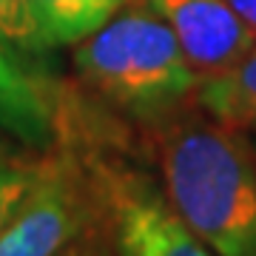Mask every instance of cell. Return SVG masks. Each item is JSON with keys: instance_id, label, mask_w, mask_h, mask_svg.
<instances>
[{"instance_id": "2", "label": "cell", "mask_w": 256, "mask_h": 256, "mask_svg": "<svg viewBox=\"0 0 256 256\" xmlns=\"http://www.w3.org/2000/svg\"><path fill=\"white\" fill-rule=\"evenodd\" d=\"M80 86L114 114L156 131L194 106L200 74L146 0L128 6L72 52Z\"/></svg>"}, {"instance_id": "6", "label": "cell", "mask_w": 256, "mask_h": 256, "mask_svg": "<svg viewBox=\"0 0 256 256\" xmlns=\"http://www.w3.org/2000/svg\"><path fill=\"white\" fill-rule=\"evenodd\" d=\"M0 131L37 151H48L60 131L52 94L0 43Z\"/></svg>"}, {"instance_id": "5", "label": "cell", "mask_w": 256, "mask_h": 256, "mask_svg": "<svg viewBox=\"0 0 256 256\" xmlns=\"http://www.w3.org/2000/svg\"><path fill=\"white\" fill-rule=\"evenodd\" d=\"M180 40L200 80L228 72L254 48L256 28L225 0H146Z\"/></svg>"}, {"instance_id": "4", "label": "cell", "mask_w": 256, "mask_h": 256, "mask_svg": "<svg viewBox=\"0 0 256 256\" xmlns=\"http://www.w3.org/2000/svg\"><path fill=\"white\" fill-rule=\"evenodd\" d=\"M100 222V202L80 151H43L40 174L0 228V256H60Z\"/></svg>"}, {"instance_id": "12", "label": "cell", "mask_w": 256, "mask_h": 256, "mask_svg": "<svg viewBox=\"0 0 256 256\" xmlns=\"http://www.w3.org/2000/svg\"><path fill=\"white\" fill-rule=\"evenodd\" d=\"M225 3L236 12L239 18L245 20L248 26L256 28V0H225Z\"/></svg>"}, {"instance_id": "8", "label": "cell", "mask_w": 256, "mask_h": 256, "mask_svg": "<svg viewBox=\"0 0 256 256\" xmlns=\"http://www.w3.org/2000/svg\"><path fill=\"white\" fill-rule=\"evenodd\" d=\"M46 48L77 46L131 0H32Z\"/></svg>"}, {"instance_id": "7", "label": "cell", "mask_w": 256, "mask_h": 256, "mask_svg": "<svg viewBox=\"0 0 256 256\" xmlns=\"http://www.w3.org/2000/svg\"><path fill=\"white\" fill-rule=\"evenodd\" d=\"M194 106L234 131L256 134V43L228 72L200 80Z\"/></svg>"}, {"instance_id": "11", "label": "cell", "mask_w": 256, "mask_h": 256, "mask_svg": "<svg viewBox=\"0 0 256 256\" xmlns=\"http://www.w3.org/2000/svg\"><path fill=\"white\" fill-rule=\"evenodd\" d=\"M60 256H111L108 234H106V228H102V220L97 222L94 228L86 230L80 239H74Z\"/></svg>"}, {"instance_id": "1", "label": "cell", "mask_w": 256, "mask_h": 256, "mask_svg": "<svg viewBox=\"0 0 256 256\" xmlns=\"http://www.w3.org/2000/svg\"><path fill=\"white\" fill-rule=\"evenodd\" d=\"M160 185L216 256H256V148L248 134L185 108L154 131Z\"/></svg>"}, {"instance_id": "3", "label": "cell", "mask_w": 256, "mask_h": 256, "mask_svg": "<svg viewBox=\"0 0 256 256\" xmlns=\"http://www.w3.org/2000/svg\"><path fill=\"white\" fill-rule=\"evenodd\" d=\"M100 202L111 256H216L185 225L162 185L100 148L80 151Z\"/></svg>"}, {"instance_id": "13", "label": "cell", "mask_w": 256, "mask_h": 256, "mask_svg": "<svg viewBox=\"0 0 256 256\" xmlns=\"http://www.w3.org/2000/svg\"><path fill=\"white\" fill-rule=\"evenodd\" d=\"M0 162H3V160H0Z\"/></svg>"}, {"instance_id": "9", "label": "cell", "mask_w": 256, "mask_h": 256, "mask_svg": "<svg viewBox=\"0 0 256 256\" xmlns=\"http://www.w3.org/2000/svg\"><path fill=\"white\" fill-rule=\"evenodd\" d=\"M0 43L26 57H40L48 52L37 28L32 0H0Z\"/></svg>"}, {"instance_id": "10", "label": "cell", "mask_w": 256, "mask_h": 256, "mask_svg": "<svg viewBox=\"0 0 256 256\" xmlns=\"http://www.w3.org/2000/svg\"><path fill=\"white\" fill-rule=\"evenodd\" d=\"M37 174H40V156L32 162H26V160H3L0 162V228L20 208V202L26 200Z\"/></svg>"}]
</instances>
